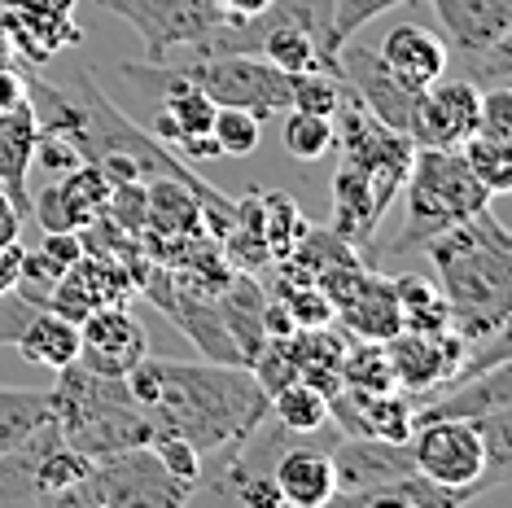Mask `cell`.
<instances>
[{
  "label": "cell",
  "instance_id": "1",
  "mask_svg": "<svg viewBox=\"0 0 512 508\" xmlns=\"http://www.w3.org/2000/svg\"><path fill=\"white\" fill-rule=\"evenodd\" d=\"M154 430L180 434L202 456L241 443L267 417V390L246 364L145 360L123 377Z\"/></svg>",
  "mask_w": 512,
  "mask_h": 508
},
{
  "label": "cell",
  "instance_id": "2",
  "mask_svg": "<svg viewBox=\"0 0 512 508\" xmlns=\"http://www.w3.org/2000/svg\"><path fill=\"white\" fill-rule=\"evenodd\" d=\"M333 149H342V163L333 176V237H342L351 250H368L377 237L390 202L399 198L407 163H412V141L390 132L381 119L359 106L346 88L342 106L333 114Z\"/></svg>",
  "mask_w": 512,
  "mask_h": 508
},
{
  "label": "cell",
  "instance_id": "3",
  "mask_svg": "<svg viewBox=\"0 0 512 508\" xmlns=\"http://www.w3.org/2000/svg\"><path fill=\"white\" fill-rule=\"evenodd\" d=\"M434 259L442 298L451 311V333L477 342L486 333L508 329L512 311V241L491 206H482L451 233L434 237L421 250Z\"/></svg>",
  "mask_w": 512,
  "mask_h": 508
},
{
  "label": "cell",
  "instance_id": "4",
  "mask_svg": "<svg viewBox=\"0 0 512 508\" xmlns=\"http://www.w3.org/2000/svg\"><path fill=\"white\" fill-rule=\"evenodd\" d=\"M49 399L62 443L92 460L141 447L154 434V421L132 399L123 377H101L79 364H66L57 368V386L49 390Z\"/></svg>",
  "mask_w": 512,
  "mask_h": 508
},
{
  "label": "cell",
  "instance_id": "5",
  "mask_svg": "<svg viewBox=\"0 0 512 508\" xmlns=\"http://www.w3.org/2000/svg\"><path fill=\"white\" fill-rule=\"evenodd\" d=\"M399 193H403V224H399V237L390 241L386 259H403V254L425 250L434 237L451 233V228L477 215L482 206H491V193L469 171L460 149L416 145Z\"/></svg>",
  "mask_w": 512,
  "mask_h": 508
},
{
  "label": "cell",
  "instance_id": "6",
  "mask_svg": "<svg viewBox=\"0 0 512 508\" xmlns=\"http://www.w3.org/2000/svg\"><path fill=\"white\" fill-rule=\"evenodd\" d=\"M189 482H180L176 473L158 460L149 443L127 447V452L92 460L88 478H79L71 491H62V500L53 508L79 504V508H176L189 504Z\"/></svg>",
  "mask_w": 512,
  "mask_h": 508
},
{
  "label": "cell",
  "instance_id": "7",
  "mask_svg": "<svg viewBox=\"0 0 512 508\" xmlns=\"http://www.w3.org/2000/svg\"><path fill=\"white\" fill-rule=\"evenodd\" d=\"M451 57L477 88L512 84V0H429Z\"/></svg>",
  "mask_w": 512,
  "mask_h": 508
},
{
  "label": "cell",
  "instance_id": "8",
  "mask_svg": "<svg viewBox=\"0 0 512 508\" xmlns=\"http://www.w3.org/2000/svg\"><path fill=\"white\" fill-rule=\"evenodd\" d=\"M176 71L211 97L215 106H241L259 119L285 114L294 106V75L276 71L259 53H206V57H176Z\"/></svg>",
  "mask_w": 512,
  "mask_h": 508
},
{
  "label": "cell",
  "instance_id": "9",
  "mask_svg": "<svg viewBox=\"0 0 512 508\" xmlns=\"http://www.w3.org/2000/svg\"><path fill=\"white\" fill-rule=\"evenodd\" d=\"M92 456L62 443L57 421H44L27 443L0 452V508L57 504L79 478H88Z\"/></svg>",
  "mask_w": 512,
  "mask_h": 508
},
{
  "label": "cell",
  "instance_id": "10",
  "mask_svg": "<svg viewBox=\"0 0 512 508\" xmlns=\"http://www.w3.org/2000/svg\"><path fill=\"white\" fill-rule=\"evenodd\" d=\"M92 5L123 18L141 36L145 62L197 57L202 44L215 36V27L228 18L215 0H92Z\"/></svg>",
  "mask_w": 512,
  "mask_h": 508
},
{
  "label": "cell",
  "instance_id": "11",
  "mask_svg": "<svg viewBox=\"0 0 512 508\" xmlns=\"http://www.w3.org/2000/svg\"><path fill=\"white\" fill-rule=\"evenodd\" d=\"M412 465L421 478H429L434 487L451 491L456 504H469L482 495V473H486V443L477 421L460 417H434V421H416L412 425Z\"/></svg>",
  "mask_w": 512,
  "mask_h": 508
},
{
  "label": "cell",
  "instance_id": "12",
  "mask_svg": "<svg viewBox=\"0 0 512 508\" xmlns=\"http://www.w3.org/2000/svg\"><path fill=\"white\" fill-rule=\"evenodd\" d=\"M337 75H342V84L351 88V97L372 114V119H381L390 132H399L412 141L421 88H407L372 44L346 40L342 49H337Z\"/></svg>",
  "mask_w": 512,
  "mask_h": 508
},
{
  "label": "cell",
  "instance_id": "13",
  "mask_svg": "<svg viewBox=\"0 0 512 508\" xmlns=\"http://www.w3.org/2000/svg\"><path fill=\"white\" fill-rule=\"evenodd\" d=\"M464 355H469V342L451 329H442V333L399 329L394 338H386V360H390V373H394V390H403V395L412 399V408L460 377Z\"/></svg>",
  "mask_w": 512,
  "mask_h": 508
},
{
  "label": "cell",
  "instance_id": "14",
  "mask_svg": "<svg viewBox=\"0 0 512 508\" xmlns=\"http://www.w3.org/2000/svg\"><path fill=\"white\" fill-rule=\"evenodd\" d=\"M149 355L141 320L127 311V303H106L79 320V368L101 377H127Z\"/></svg>",
  "mask_w": 512,
  "mask_h": 508
},
{
  "label": "cell",
  "instance_id": "15",
  "mask_svg": "<svg viewBox=\"0 0 512 508\" xmlns=\"http://www.w3.org/2000/svg\"><path fill=\"white\" fill-rule=\"evenodd\" d=\"M482 119V88L473 79H434L429 88H421V106H416V127H412V145L425 149H460L477 132Z\"/></svg>",
  "mask_w": 512,
  "mask_h": 508
},
{
  "label": "cell",
  "instance_id": "16",
  "mask_svg": "<svg viewBox=\"0 0 512 508\" xmlns=\"http://www.w3.org/2000/svg\"><path fill=\"white\" fill-rule=\"evenodd\" d=\"M329 460H333V482H337L333 495H359L368 487H386V482L416 473L407 438L337 434V443L329 447Z\"/></svg>",
  "mask_w": 512,
  "mask_h": 508
},
{
  "label": "cell",
  "instance_id": "17",
  "mask_svg": "<svg viewBox=\"0 0 512 508\" xmlns=\"http://www.w3.org/2000/svg\"><path fill=\"white\" fill-rule=\"evenodd\" d=\"M114 202V184L106 180L101 167H75L66 171L62 184L44 189L31 202V215L40 219V228H57V233H79L92 219H101Z\"/></svg>",
  "mask_w": 512,
  "mask_h": 508
},
{
  "label": "cell",
  "instance_id": "18",
  "mask_svg": "<svg viewBox=\"0 0 512 508\" xmlns=\"http://www.w3.org/2000/svg\"><path fill=\"white\" fill-rule=\"evenodd\" d=\"M333 443H320L316 434L289 443L272 465V482L281 491V504L294 508H320L333 500L337 482H333V460H329Z\"/></svg>",
  "mask_w": 512,
  "mask_h": 508
},
{
  "label": "cell",
  "instance_id": "19",
  "mask_svg": "<svg viewBox=\"0 0 512 508\" xmlns=\"http://www.w3.org/2000/svg\"><path fill=\"white\" fill-rule=\"evenodd\" d=\"M377 53L386 57V66L407 88H429L434 79L451 71L447 40H442V31L425 27V22H399V27H390Z\"/></svg>",
  "mask_w": 512,
  "mask_h": 508
},
{
  "label": "cell",
  "instance_id": "20",
  "mask_svg": "<svg viewBox=\"0 0 512 508\" xmlns=\"http://www.w3.org/2000/svg\"><path fill=\"white\" fill-rule=\"evenodd\" d=\"M14 346L22 351V360H31L36 368L57 373V368L79 360V325L75 320H66V316H57L53 307H36L27 316V325L18 329Z\"/></svg>",
  "mask_w": 512,
  "mask_h": 508
},
{
  "label": "cell",
  "instance_id": "21",
  "mask_svg": "<svg viewBox=\"0 0 512 508\" xmlns=\"http://www.w3.org/2000/svg\"><path fill=\"white\" fill-rule=\"evenodd\" d=\"M36 136H40V123L31 101L14 110H0V184L14 193L22 215H31V202L22 193H27V171H31V158H36Z\"/></svg>",
  "mask_w": 512,
  "mask_h": 508
},
{
  "label": "cell",
  "instance_id": "22",
  "mask_svg": "<svg viewBox=\"0 0 512 508\" xmlns=\"http://www.w3.org/2000/svg\"><path fill=\"white\" fill-rule=\"evenodd\" d=\"M44 421H53V399L49 390L31 386H0V452L27 443Z\"/></svg>",
  "mask_w": 512,
  "mask_h": 508
},
{
  "label": "cell",
  "instance_id": "23",
  "mask_svg": "<svg viewBox=\"0 0 512 508\" xmlns=\"http://www.w3.org/2000/svg\"><path fill=\"white\" fill-rule=\"evenodd\" d=\"M394 281V298H399V325L407 333H442L451 329V311L442 290L425 281V276L407 272V276H390Z\"/></svg>",
  "mask_w": 512,
  "mask_h": 508
},
{
  "label": "cell",
  "instance_id": "24",
  "mask_svg": "<svg viewBox=\"0 0 512 508\" xmlns=\"http://www.w3.org/2000/svg\"><path fill=\"white\" fill-rule=\"evenodd\" d=\"M267 412L294 434H320L324 425H329V395H324L320 386H311V381L294 377V381H285L281 390H272Z\"/></svg>",
  "mask_w": 512,
  "mask_h": 508
},
{
  "label": "cell",
  "instance_id": "25",
  "mask_svg": "<svg viewBox=\"0 0 512 508\" xmlns=\"http://www.w3.org/2000/svg\"><path fill=\"white\" fill-rule=\"evenodd\" d=\"M333 119L329 114H307V110H285V127H281V145L294 163H320L333 154Z\"/></svg>",
  "mask_w": 512,
  "mask_h": 508
},
{
  "label": "cell",
  "instance_id": "26",
  "mask_svg": "<svg viewBox=\"0 0 512 508\" xmlns=\"http://www.w3.org/2000/svg\"><path fill=\"white\" fill-rule=\"evenodd\" d=\"M460 158L469 163V171L482 180V189L491 198H504L512 189V141H495V136L473 132L469 141L460 145Z\"/></svg>",
  "mask_w": 512,
  "mask_h": 508
},
{
  "label": "cell",
  "instance_id": "27",
  "mask_svg": "<svg viewBox=\"0 0 512 508\" xmlns=\"http://www.w3.org/2000/svg\"><path fill=\"white\" fill-rule=\"evenodd\" d=\"M342 386L351 390H394V373L386 360V342L359 338L342 351Z\"/></svg>",
  "mask_w": 512,
  "mask_h": 508
},
{
  "label": "cell",
  "instance_id": "28",
  "mask_svg": "<svg viewBox=\"0 0 512 508\" xmlns=\"http://www.w3.org/2000/svg\"><path fill=\"white\" fill-rule=\"evenodd\" d=\"M211 136L219 145V158H246L263 141V119L254 110H241V106H215Z\"/></svg>",
  "mask_w": 512,
  "mask_h": 508
},
{
  "label": "cell",
  "instance_id": "29",
  "mask_svg": "<svg viewBox=\"0 0 512 508\" xmlns=\"http://www.w3.org/2000/svg\"><path fill=\"white\" fill-rule=\"evenodd\" d=\"M346 97V84L337 71H307V75H294V110H307V114H337Z\"/></svg>",
  "mask_w": 512,
  "mask_h": 508
},
{
  "label": "cell",
  "instance_id": "30",
  "mask_svg": "<svg viewBox=\"0 0 512 508\" xmlns=\"http://www.w3.org/2000/svg\"><path fill=\"white\" fill-rule=\"evenodd\" d=\"M399 5H412V0H333V44L342 49L346 40H355L359 27H368L372 18L390 14Z\"/></svg>",
  "mask_w": 512,
  "mask_h": 508
},
{
  "label": "cell",
  "instance_id": "31",
  "mask_svg": "<svg viewBox=\"0 0 512 508\" xmlns=\"http://www.w3.org/2000/svg\"><path fill=\"white\" fill-rule=\"evenodd\" d=\"M149 447H154L158 460H162V465H167L171 473H176L180 482H189V487H197V478H202V452H197L193 443H184L180 434L154 430V434H149Z\"/></svg>",
  "mask_w": 512,
  "mask_h": 508
},
{
  "label": "cell",
  "instance_id": "32",
  "mask_svg": "<svg viewBox=\"0 0 512 508\" xmlns=\"http://www.w3.org/2000/svg\"><path fill=\"white\" fill-rule=\"evenodd\" d=\"M22 263H27V246H22V241L0 246V298L14 294L22 285Z\"/></svg>",
  "mask_w": 512,
  "mask_h": 508
},
{
  "label": "cell",
  "instance_id": "33",
  "mask_svg": "<svg viewBox=\"0 0 512 508\" xmlns=\"http://www.w3.org/2000/svg\"><path fill=\"white\" fill-rule=\"evenodd\" d=\"M22 206L14 202V193L0 184V246H14V241H22Z\"/></svg>",
  "mask_w": 512,
  "mask_h": 508
},
{
  "label": "cell",
  "instance_id": "34",
  "mask_svg": "<svg viewBox=\"0 0 512 508\" xmlns=\"http://www.w3.org/2000/svg\"><path fill=\"white\" fill-rule=\"evenodd\" d=\"M224 14H232V18H250V14H259L263 5H272V0H215Z\"/></svg>",
  "mask_w": 512,
  "mask_h": 508
}]
</instances>
